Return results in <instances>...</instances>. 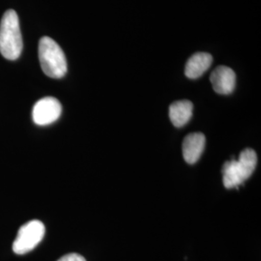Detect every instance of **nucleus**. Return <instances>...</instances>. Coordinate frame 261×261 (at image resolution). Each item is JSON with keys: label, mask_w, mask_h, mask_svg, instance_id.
Instances as JSON below:
<instances>
[{"label": "nucleus", "mask_w": 261, "mask_h": 261, "mask_svg": "<svg viewBox=\"0 0 261 261\" xmlns=\"http://www.w3.org/2000/svg\"><path fill=\"white\" fill-rule=\"evenodd\" d=\"M22 36L18 14L8 10L0 22V54L8 60H16L22 51Z\"/></svg>", "instance_id": "f257e3e1"}, {"label": "nucleus", "mask_w": 261, "mask_h": 261, "mask_svg": "<svg viewBox=\"0 0 261 261\" xmlns=\"http://www.w3.org/2000/svg\"><path fill=\"white\" fill-rule=\"evenodd\" d=\"M257 165V156L251 148L243 150L237 160L232 159L224 163L222 168L223 182L226 189L241 186L252 176Z\"/></svg>", "instance_id": "f03ea898"}, {"label": "nucleus", "mask_w": 261, "mask_h": 261, "mask_svg": "<svg viewBox=\"0 0 261 261\" xmlns=\"http://www.w3.org/2000/svg\"><path fill=\"white\" fill-rule=\"evenodd\" d=\"M39 61L43 72L51 79H61L68 67L65 55L60 46L51 38H41L38 47Z\"/></svg>", "instance_id": "7ed1b4c3"}, {"label": "nucleus", "mask_w": 261, "mask_h": 261, "mask_svg": "<svg viewBox=\"0 0 261 261\" xmlns=\"http://www.w3.org/2000/svg\"><path fill=\"white\" fill-rule=\"evenodd\" d=\"M45 225L38 220L30 221L19 228L13 243V251L17 254H25L37 247L45 236Z\"/></svg>", "instance_id": "20e7f679"}, {"label": "nucleus", "mask_w": 261, "mask_h": 261, "mask_svg": "<svg viewBox=\"0 0 261 261\" xmlns=\"http://www.w3.org/2000/svg\"><path fill=\"white\" fill-rule=\"evenodd\" d=\"M62 107L59 101L54 97H46L34 105L32 118L39 126H46L56 122L60 117Z\"/></svg>", "instance_id": "39448f33"}, {"label": "nucleus", "mask_w": 261, "mask_h": 261, "mask_svg": "<svg viewBox=\"0 0 261 261\" xmlns=\"http://www.w3.org/2000/svg\"><path fill=\"white\" fill-rule=\"evenodd\" d=\"M210 82L216 93L227 95L233 92L236 84V75L231 68L219 66L212 72Z\"/></svg>", "instance_id": "423d86ee"}, {"label": "nucleus", "mask_w": 261, "mask_h": 261, "mask_svg": "<svg viewBox=\"0 0 261 261\" xmlns=\"http://www.w3.org/2000/svg\"><path fill=\"white\" fill-rule=\"evenodd\" d=\"M205 147V137L201 133H192L183 141V157L188 164H196L201 157Z\"/></svg>", "instance_id": "0eeeda50"}, {"label": "nucleus", "mask_w": 261, "mask_h": 261, "mask_svg": "<svg viewBox=\"0 0 261 261\" xmlns=\"http://www.w3.org/2000/svg\"><path fill=\"white\" fill-rule=\"evenodd\" d=\"M213 57L207 53H196L191 56L185 66V75L189 79L200 77L211 67Z\"/></svg>", "instance_id": "6e6552de"}, {"label": "nucleus", "mask_w": 261, "mask_h": 261, "mask_svg": "<svg viewBox=\"0 0 261 261\" xmlns=\"http://www.w3.org/2000/svg\"><path fill=\"white\" fill-rule=\"evenodd\" d=\"M193 103L188 100L177 101L171 103L169 107L170 121L177 128L185 126L193 116Z\"/></svg>", "instance_id": "1a4fd4ad"}, {"label": "nucleus", "mask_w": 261, "mask_h": 261, "mask_svg": "<svg viewBox=\"0 0 261 261\" xmlns=\"http://www.w3.org/2000/svg\"><path fill=\"white\" fill-rule=\"evenodd\" d=\"M57 261H86L84 256L77 253H69L64 256L60 257Z\"/></svg>", "instance_id": "9d476101"}]
</instances>
